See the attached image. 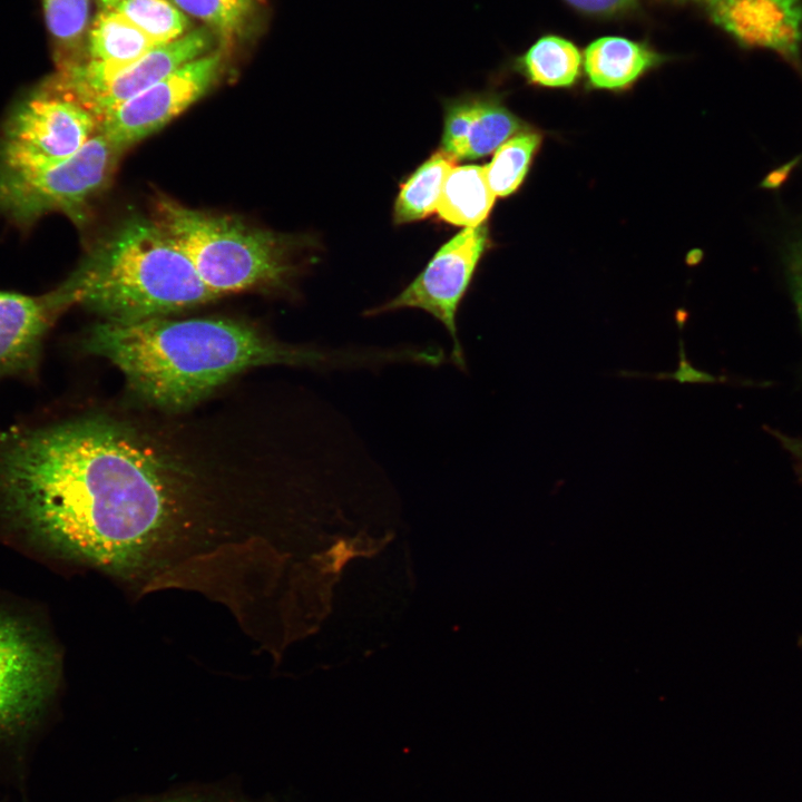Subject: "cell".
<instances>
[{
  "label": "cell",
  "instance_id": "6da1fadb",
  "mask_svg": "<svg viewBox=\"0 0 802 802\" xmlns=\"http://www.w3.org/2000/svg\"><path fill=\"white\" fill-rule=\"evenodd\" d=\"M170 515L158 461L106 419L0 434V541L38 561L135 566Z\"/></svg>",
  "mask_w": 802,
  "mask_h": 802
},
{
  "label": "cell",
  "instance_id": "7a4b0ae2",
  "mask_svg": "<svg viewBox=\"0 0 802 802\" xmlns=\"http://www.w3.org/2000/svg\"><path fill=\"white\" fill-rule=\"evenodd\" d=\"M84 349L104 356L151 404L178 410L195 404L235 374L270 364H339L361 356L293 348L247 324L226 319L101 322Z\"/></svg>",
  "mask_w": 802,
  "mask_h": 802
},
{
  "label": "cell",
  "instance_id": "3957f363",
  "mask_svg": "<svg viewBox=\"0 0 802 802\" xmlns=\"http://www.w3.org/2000/svg\"><path fill=\"white\" fill-rule=\"evenodd\" d=\"M52 294L65 310L80 304L115 323L166 317L218 297L154 217L138 214L97 239Z\"/></svg>",
  "mask_w": 802,
  "mask_h": 802
},
{
  "label": "cell",
  "instance_id": "277c9868",
  "mask_svg": "<svg viewBox=\"0 0 802 802\" xmlns=\"http://www.w3.org/2000/svg\"><path fill=\"white\" fill-rule=\"evenodd\" d=\"M61 653L42 608L0 590V798L25 802L56 712Z\"/></svg>",
  "mask_w": 802,
  "mask_h": 802
},
{
  "label": "cell",
  "instance_id": "5b68a950",
  "mask_svg": "<svg viewBox=\"0 0 802 802\" xmlns=\"http://www.w3.org/2000/svg\"><path fill=\"white\" fill-rule=\"evenodd\" d=\"M154 219L216 295L286 285L297 241L238 218L187 207L159 196Z\"/></svg>",
  "mask_w": 802,
  "mask_h": 802
},
{
  "label": "cell",
  "instance_id": "8992f818",
  "mask_svg": "<svg viewBox=\"0 0 802 802\" xmlns=\"http://www.w3.org/2000/svg\"><path fill=\"white\" fill-rule=\"evenodd\" d=\"M123 154L98 131L76 154L55 165L26 173L0 172V213L29 225L58 212L82 226Z\"/></svg>",
  "mask_w": 802,
  "mask_h": 802
},
{
  "label": "cell",
  "instance_id": "52a82bcc",
  "mask_svg": "<svg viewBox=\"0 0 802 802\" xmlns=\"http://www.w3.org/2000/svg\"><path fill=\"white\" fill-rule=\"evenodd\" d=\"M99 130L96 116L48 84L8 116L0 136V172L38 170L76 154Z\"/></svg>",
  "mask_w": 802,
  "mask_h": 802
},
{
  "label": "cell",
  "instance_id": "ba28073f",
  "mask_svg": "<svg viewBox=\"0 0 802 802\" xmlns=\"http://www.w3.org/2000/svg\"><path fill=\"white\" fill-rule=\"evenodd\" d=\"M206 29L192 30L178 39L159 45L121 68L102 62L67 61L58 76L49 82L75 98L98 119L124 101L137 96L167 75L205 53L212 47Z\"/></svg>",
  "mask_w": 802,
  "mask_h": 802
},
{
  "label": "cell",
  "instance_id": "9c48e42d",
  "mask_svg": "<svg viewBox=\"0 0 802 802\" xmlns=\"http://www.w3.org/2000/svg\"><path fill=\"white\" fill-rule=\"evenodd\" d=\"M488 245L486 224L466 227L443 244L423 271L397 296L365 314L378 315L408 307L431 314L451 338L453 362L463 368L466 363L458 336L457 313Z\"/></svg>",
  "mask_w": 802,
  "mask_h": 802
},
{
  "label": "cell",
  "instance_id": "30bf717a",
  "mask_svg": "<svg viewBox=\"0 0 802 802\" xmlns=\"http://www.w3.org/2000/svg\"><path fill=\"white\" fill-rule=\"evenodd\" d=\"M222 70L219 51L186 62L104 115L98 131L125 153L198 100L219 78Z\"/></svg>",
  "mask_w": 802,
  "mask_h": 802
},
{
  "label": "cell",
  "instance_id": "8fae6325",
  "mask_svg": "<svg viewBox=\"0 0 802 802\" xmlns=\"http://www.w3.org/2000/svg\"><path fill=\"white\" fill-rule=\"evenodd\" d=\"M696 2L740 46L772 51L802 72V0Z\"/></svg>",
  "mask_w": 802,
  "mask_h": 802
},
{
  "label": "cell",
  "instance_id": "7c38bea8",
  "mask_svg": "<svg viewBox=\"0 0 802 802\" xmlns=\"http://www.w3.org/2000/svg\"><path fill=\"white\" fill-rule=\"evenodd\" d=\"M524 125L498 97L470 94L444 102L441 150L456 162L485 157Z\"/></svg>",
  "mask_w": 802,
  "mask_h": 802
},
{
  "label": "cell",
  "instance_id": "4fadbf2b",
  "mask_svg": "<svg viewBox=\"0 0 802 802\" xmlns=\"http://www.w3.org/2000/svg\"><path fill=\"white\" fill-rule=\"evenodd\" d=\"M61 312L50 293L29 296L0 291V380L36 374L43 339Z\"/></svg>",
  "mask_w": 802,
  "mask_h": 802
},
{
  "label": "cell",
  "instance_id": "5bb4252c",
  "mask_svg": "<svg viewBox=\"0 0 802 802\" xmlns=\"http://www.w3.org/2000/svg\"><path fill=\"white\" fill-rule=\"evenodd\" d=\"M661 61L648 46L617 36L596 39L584 53L588 80L599 89L626 88Z\"/></svg>",
  "mask_w": 802,
  "mask_h": 802
},
{
  "label": "cell",
  "instance_id": "9a60e30c",
  "mask_svg": "<svg viewBox=\"0 0 802 802\" xmlns=\"http://www.w3.org/2000/svg\"><path fill=\"white\" fill-rule=\"evenodd\" d=\"M495 198L485 166H454L446 177L436 212L449 224L475 227L485 223Z\"/></svg>",
  "mask_w": 802,
  "mask_h": 802
},
{
  "label": "cell",
  "instance_id": "2e32d148",
  "mask_svg": "<svg viewBox=\"0 0 802 802\" xmlns=\"http://www.w3.org/2000/svg\"><path fill=\"white\" fill-rule=\"evenodd\" d=\"M147 35L115 9H105L89 33V58L109 68H121L157 47Z\"/></svg>",
  "mask_w": 802,
  "mask_h": 802
},
{
  "label": "cell",
  "instance_id": "e0dca14e",
  "mask_svg": "<svg viewBox=\"0 0 802 802\" xmlns=\"http://www.w3.org/2000/svg\"><path fill=\"white\" fill-rule=\"evenodd\" d=\"M456 160L443 150L433 153L400 186L393 207L395 224L423 219L437 211L448 173Z\"/></svg>",
  "mask_w": 802,
  "mask_h": 802
},
{
  "label": "cell",
  "instance_id": "ac0fdd59",
  "mask_svg": "<svg viewBox=\"0 0 802 802\" xmlns=\"http://www.w3.org/2000/svg\"><path fill=\"white\" fill-rule=\"evenodd\" d=\"M580 65L578 48L554 35L538 39L517 61L528 80L545 87L571 86L578 78Z\"/></svg>",
  "mask_w": 802,
  "mask_h": 802
},
{
  "label": "cell",
  "instance_id": "d6986e66",
  "mask_svg": "<svg viewBox=\"0 0 802 802\" xmlns=\"http://www.w3.org/2000/svg\"><path fill=\"white\" fill-rule=\"evenodd\" d=\"M539 143L538 134L519 133L496 149L491 162L485 166L495 196L506 197L518 189Z\"/></svg>",
  "mask_w": 802,
  "mask_h": 802
},
{
  "label": "cell",
  "instance_id": "ffe728a7",
  "mask_svg": "<svg viewBox=\"0 0 802 802\" xmlns=\"http://www.w3.org/2000/svg\"><path fill=\"white\" fill-rule=\"evenodd\" d=\"M147 35L156 45L185 35L186 16L168 0H121L114 8Z\"/></svg>",
  "mask_w": 802,
  "mask_h": 802
},
{
  "label": "cell",
  "instance_id": "44dd1931",
  "mask_svg": "<svg viewBox=\"0 0 802 802\" xmlns=\"http://www.w3.org/2000/svg\"><path fill=\"white\" fill-rule=\"evenodd\" d=\"M183 11L205 21L225 37L235 35L248 18L251 0H173Z\"/></svg>",
  "mask_w": 802,
  "mask_h": 802
},
{
  "label": "cell",
  "instance_id": "7402d4cb",
  "mask_svg": "<svg viewBox=\"0 0 802 802\" xmlns=\"http://www.w3.org/2000/svg\"><path fill=\"white\" fill-rule=\"evenodd\" d=\"M126 802H276L271 796H252L228 783L182 786L168 792L141 796Z\"/></svg>",
  "mask_w": 802,
  "mask_h": 802
},
{
  "label": "cell",
  "instance_id": "603a6c76",
  "mask_svg": "<svg viewBox=\"0 0 802 802\" xmlns=\"http://www.w3.org/2000/svg\"><path fill=\"white\" fill-rule=\"evenodd\" d=\"M51 35L62 42L78 39L86 29L89 0H42Z\"/></svg>",
  "mask_w": 802,
  "mask_h": 802
},
{
  "label": "cell",
  "instance_id": "cb8c5ba5",
  "mask_svg": "<svg viewBox=\"0 0 802 802\" xmlns=\"http://www.w3.org/2000/svg\"><path fill=\"white\" fill-rule=\"evenodd\" d=\"M785 264L793 299L802 322V236L789 245Z\"/></svg>",
  "mask_w": 802,
  "mask_h": 802
},
{
  "label": "cell",
  "instance_id": "d4e9b609",
  "mask_svg": "<svg viewBox=\"0 0 802 802\" xmlns=\"http://www.w3.org/2000/svg\"><path fill=\"white\" fill-rule=\"evenodd\" d=\"M652 378L656 379H674L677 380L681 383H713L716 381H723L721 378H716L711 375L710 373L700 371L692 366V364L687 361L683 342L679 340V368L677 371L673 373H658L657 375H652Z\"/></svg>",
  "mask_w": 802,
  "mask_h": 802
},
{
  "label": "cell",
  "instance_id": "484cf974",
  "mask_svg": "<svg viewBox=\"0 0 802 802\" xmlns=\"http://www.w3.org/2000/svg\"><path fill=\"white\" fill-rule=\"evenodd\" d=\"M574 8L594 14H610L633 7L636 0H566Z\"/></svg>",
  "mask_w": 802,
  "mask_h": 802
},
{
  "label": "cell",
  "instance_id": "4316f807",
  "mask_svg": "<svg viewBox=\"0 0 802 802\" xmlns=\"http://www.w3.org/2000/svg\"><path fill=\"white\" fill-rule=\"evenodd\" d=\"M802 154L798 155L790 162L781 165L780 167L771 170L760 183V186L765 189H779L785 180L789 178L793 169L801 163Z\"/></svg>",
  "mask_w": 802,
  "mask_h": 802
},
{
  "label": "cell",
  "instance_id": "83f0119b",
  "mask_svg": "<svg viewBox=\"0 0 802 802\" xmlns=\"http://www.w3.org/2000/svg\"><path fill=\"white\" fill-rule=\"evenodd\" d=\"M774 434L777 437L783 448L786 449L789 453L793 457L800 472L802 473V439L791 438L789 436L777 432H775Z\"/></svg>",
  "mask_w": 802,
  "mask_h": 802
},
{
  "label": "cell",
  "instance_id": "f1b7e54d",
  "mask_svg": "<svg viewBox=\"0 0 802 802\" xmlns=\"http://www.w3.org/2000/svg\"><path fill=\"white\" fill-rule=\"evenodd\" d=\"M99 1L105 7V9H111L117 3H119L121 0H99Z\"/></svg>",
  "mask_w": 802,
  "mask_h": 802
},
{
  "label": "cell",
  "instance_id": "f546056e",
  "mask_svg": "<svg viewBox=\"0 0 802 802\" xmlns=\"http://www.w3.org/2000/svg\"><path fill=\"white\" fill-rule=\"evenodd\" d=\"M0 802H13V801L8 800V799H1V798H0Z\"/></svg>",
  "mask_w": 802,
  "mask_h": 802
},
{
  "label": "cell",
  "instance_id": "4dcf8cb0",
  "mask_svg": "<svg viewBox=\"0 0 802 802\" xmlns=\"http://www.w3.org/2000/svg\"><path fill=\"white\" fill-rule=\"evenodd\" d=\"M800 644H801V646H802V637H801V639H800Z\"/></svg>",
  "mask_w": 802,
  "mask_h": 802
}]
</instances>
